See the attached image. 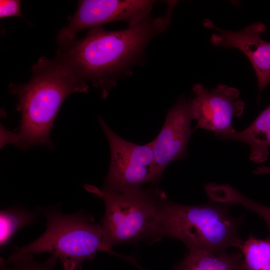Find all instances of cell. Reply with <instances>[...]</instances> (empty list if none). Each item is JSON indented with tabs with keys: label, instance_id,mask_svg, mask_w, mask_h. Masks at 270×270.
Segmentation results:
<instances>
[{
	"label": "cell",
	"instance_id": "7",
	"mask_svg": "<svg viewBox=\"0 0 270 270\" xmlns=\"http://www.w3.org/2000/svg\"><path fill=\"white\" fill-rule=\"evenodd\" d=\"M156 2L150 0H80L75 13L69 18V24L59 32L57 42L62 47L65 46L74 41L80 31L110 22L124 21L128 25L140 22L151 16Z\"/></svg>",
	"mask_w": 270,
	"mask_h": 270
},
{
	"label": "cell",
	"instance_id": "15",
	"mask_svg": "<svg viewBox=\"0 0 270 270\" xmlns=\"http://www.w3.org/2000/svg\"><path fill=\"white\" fill-rule=\"evenodd\" d=\"M238 249L246 270H270V236L260 239L251 234Z\"/></svg>",
	"mask_w": 270,
	"mask_h": 270
},
{
	"label": "cell",
	"instance_id": "2",
	"mask_svg": "<svg viewBox=\"0 0 270 270\" xmlns=\"http://www.w3.org/2000/svg\"><path fill=\"white\" fill-rule=\"evenodd\" d=\"M32 72L27 83L9 85L11 93L18 99L16 110L22 116L18 132H10L8 142L23 150L36 146L52 150L50 134L62 104L70 94L88 92V86L58 58H40Z\"/></svg>",
	"mask_w": 270,
	"mask_h": 270
},
{
	"label": "cell",
	"instance_id": "12",
	"mask_svg": "<svg viewBox=\"0 0 270 270\" xmlns=\"http://www.w3.org/2000/svg\"><path fill=\"white\" fill-rule=\"evenodd\" d=\"M173 270H246L240 252L216 254L204 250H188Z\"/></svg>",
	"mask_w": 270,
	"mask_h": 270
},
{
	"label": "cell",
	"instance_id": "8",
	"mask_svg": "<svg viewBox=\"0 0 270 270\" xmlns=\"http://www.w3.org/2000/svg\"><path fill=\"white\" fill-rule=\"evenodd\" d=\"M192 90L196 96L190 100V108L192 119L196 120L194 131L202 128L220 137L236 131L232 120L240 116L244 108V102L238 100V90L218 84L209 91L202 84H196Z\"/></svg>",
	"mask_w": 270,
	"mask_h": 270
},
{
	"label": "cell",
	"instance_id": "13",
	"mask_svg": "<svg viewBox=\"0 0 270 270\" xmlns=\"http://www.w3.org/2000/svg\"><path fill=\"white\" fill-rule=\"evenodd\" d=\"M38 210L14 206L0 211V248H6L20 228L36 222L40 214Z\"/></svg>",
	"mask_w": 270,
	"mask_h": 270
},
{
	"label": "cell",
	"instance_id": "17",
	"mask_svg": "<svg viewBox=\"0 0 270 270\" xmlns=\"http://www.w3.org/2000/svg\"><path fill=\"white\" fill-rule=\"evenodd\" d=\"M20 2L21 1L18 0H0V18L12 16L22 17L20 8Z\"/></svg>",
	"mask_w": 270,
	"mask_h": 270
},
{
	"label": "cell",
	"instance_id": "9",
	"mask_svg": "<svg viewBox=\"0 0 270 270\" xmlns=\"http://www.w3.org/2000/svg\"><path fill=\"white\" fill-rule=\"evenodd\" d=\"M192 120L190 100L182 96L168 110L160 132L150 142L158 170L162 174L170 164L188 156V143L194 132L190 128Z\"/></svg>",
	"mask_w": 270,
	"mask_h": 270
},
{
	"label": "cell",
	"instance_id": "11",
	"mask_svg": "<svg viewBox=\"0 0 270 270\" xmlns=\"http://www.w3.org/2000/svg\"><path fill=\"white\" fill-rule=\"evenodd\" d=\"M224 140H234L248 145L249 158L254 163L266 160L270 148V104L260 113L246 128L221 137Z\"/></svg>",
	"mask_w": 270,
	"mask_h": 270
},
{
	"label": "cell",
	"instance_id": "1",
	"mask_svg": "<svg viewBox=\"0 0 270 270\" xmlns=\"http://www.w3.org/2000/svg\"><path fill=\"white\" fill-rule=\"evenodd\" d=\"M174 6L170 2L164 16H150L124 30L92 28L82 39L62 46L58 58L106 98L118 80L130 73L152 40L166 30Z\"/></svg>",
	"mask_w": 270,
	"mask_h": 270
},
{
	"label": "cell",
	"instance_id": "14",
	"mask_svg": "<svg viewBox=\"0 0 270 270\" xmlns=\"http://www.w3.org/2000/svg\"><path fill=\"white\" fill-rule=\"evenodd\" d=\"M212 200L217 203L238 204L260 216L266 222L270 231V207L262 204L243 194L228 184H216L212 192Z\"/></svg>",
	"mask_w": 270,
	"mask_h": 270
},
{
	"label": "cell",
	"instance_id": "4",
	"mask_svg": "<svg viewBox=\"0 0 270 270\" xmlns=\"http://www.w3.org/2000/svg\"><path fill=\"white\" fill-rule=\"evenodd\" d=\"M84 188L102 199L105 212L100 223L104 242L111 248L125 242H156L160 236L161 206L166 198L154 188L132 191H108L86 184Z\"/></svg>",
	"mask_w": 270,
	"mask_h": 270
},
{
	"label": "cell",
	"instance_id": "5",
	"mask_svg": "<svg viewBox=\"0 0 270 270\" xmlns=\"http://www.w3.org/2000/svg\"><path fill=\"white\" fill-rule=\"evenodd\" d=\"M46 228L37 239L24 246H14L18 254L50 252L56 256L63 270H78L98 251L115 254L106 244L100 224L83 212L62 213L58 208L42 210Z\"/></svg>",
	"mask_w": 270,
	"mask_h": 270
},
{
	"label": "cell",
	"instance_id": "18",
	"mask_svg": "<svg viewBox=\"0 0 270 270\" xmlns=\"http://www.w3.org/2000/svg\"><path fill=\"white\" fill-rule=\"evenodd\" d=\"M254 174L258 175L270 174V166H261L253 170Z\"/></svg>",
	"mask_w": 270,
	"mask_h": 270
},
{
	"label": "cell",
	"instance_id": "10",
	"mask_svg": "<svg viewBox=\"0 0 270 270\" xmlns=\"http://www.w3.org/2000/svg\"><path fill=\"white\" fill-rule=\"evenodd\" d=\"M203 24L218 31L210 38L213 45L236 48L250 60L258 78V99L262 90L270 84V42L264 40L261 36L266 30L265 24L256 22L236 32L219 28L208 18L204 20Z\"/></svg>",
	"mask_w": 270,
	"mask_h": 270
},
{
	"label": "cell",
	"instance_id": "16",
	"mask_svg": "<svg viewBox=\"0 0 270 270\" xmlns=\"http://www.w3.org/2000/svg\"><path fill=\"white\" fill-rule=\"evenodd\" d=\"M58 258L54 254L39 262L32 254L12 253L8 258H0V270H54Z\"/></svg>",
	"mask_w": 270,
	"mask_h": 270
},
{
	"label": "cell",
	"instance_id": "6",
	"mask_svg": "<svg viewBox=\"0 0 270 270\" xmlns=\"http://www.w3.org/2000/svg\"><path fill=\"white\" fill-rule=\"evenodd\" d=\"M98 119L110 147V164L103 189L132 191L161 178L150 142L138 144L128 141L113 131L100 116Z\"/></svg>",
	"mask_w": 270,
	"mask_h": 270
},
{
	"label": "cell",
	"instance_id": "3",
	"mask_svg": "<svg viewBox=\"0 0 270 270\" xmlns=\"http://www.w3.org/2000/svg\"><path fill=\"white\" fill-rule=\"evenodd\" d=\"M230 206L211 201L188 206L166 198L161 206L160 237L178 239L188 250L220 254L230 247L239 248L243 240L238 231L244 216H232L228 210Z\"/></svg>",
	"mask_w": 270,
	"mask_h": 270
}]
</instances>
